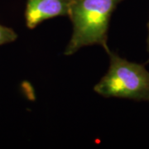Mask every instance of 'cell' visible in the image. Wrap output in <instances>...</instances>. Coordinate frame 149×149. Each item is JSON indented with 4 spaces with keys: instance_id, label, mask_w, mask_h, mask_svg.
<instances>
[{
    "instance_id": "1",
    "label": "cell",
    "mask_w": 149,
    "mask_h": 149,
    "mask_svg": "<svg viewBox=\"0 0 149 149\" xmlns=\"http://www.w3.org/2000/svg\"><path fill=\"white\" fill-rule=\"evenodd\" d=\"M123 0H72L68 16L73 32L64 54L70 56L80 48L99 45L108 53V32L111 17Z\"/></svg>"
},
{
    "instance_id": "3",
    "label": "cell",
    "mask_w": 149,
    "mask_h": 149,
    "mask_svg": "<svg viewBox=\"0 0 149 149\" xmlns=\"http://www.w3.org/2000/svg\"><path fill=\"white\" fill-rule=\"evenodd\" d=\"M72 0H27L25 21L27 28L34 29L43 22L68 16Z\"/></svg>"
},
{
    "instance_id": "2",
    "label": "cell",
    "mask_w": 149,
    "mask_h": 149,
    "mask_svg": "<svg viewBox=\"0 0 149 149\" xmlns=\"http://www.w3.org/2000/svg\"><path fill=\"white\" fill-rule=\"evenodd\" d=\"M109 67L94 90L105 98L149 101V71L145 65L128 61L109 51Z\"/></svg>"
},
{
    "instance_id": "4",
    "label": "cell",
    "mask_w": 149,
    "mask_h": 149,
    "mask_svg": "<svg viewBox=\"0 0 149 149\" xmlns=\"http://www.w3.org/2000/svg\"><path fill=\"white\" fill-rule=\"evenodd\" d=\"M17 34L10 27L0 25V46L16 41Z\"/></svg>"
},
{
    "instance_id": "5",
    "label": "cell",
    "mask_w": 149,
    "mask_h": 149,
    "mask_svg": "<svg viewBox=\"0 0 149 149\" xmlns=\"http://www.w3.org/2000/svg\"><path fill=\"white\" fill-rule=\"evenodd\" d=\"M148 36L147 43H148V53H149V21H148Z\"/></svg>"
}]
</instances>
